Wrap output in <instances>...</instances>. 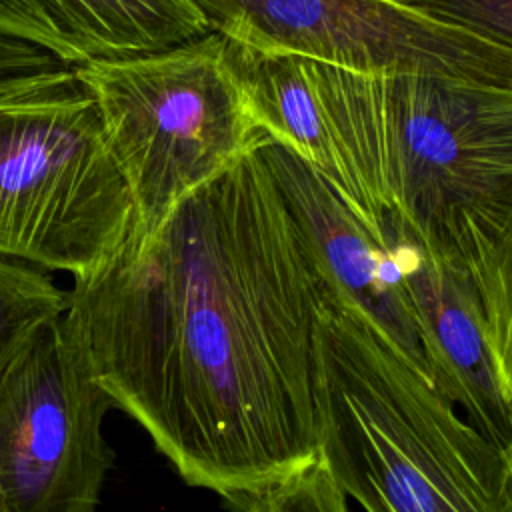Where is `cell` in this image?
<instances>
[{
	"mask_svg": "<svg viewBox=\"0 0 512 512\" xmlns=\"http://www.w3.org/2000/svg\"><path fill=\"white\" fill-rule=\"evenodd\" d=\"M326 298L256 150L72 278L60 326L114 408L234 512L318 460Z\"/></svg>",
	"mask_w": 512,
	"mask_h": 512,
	"instance_id": "cell-1",
	"label": "cell"
},
{
	"mask_svg": "<svg viewBox=\"0 0 512 512\" xmlns=\"http://www.w3.org/2000/svg\"><path fill=\"white\" fill-rule=\"evenodd\" d=\"M338 164L334 190L468 268L512 222V88L308 60Z\"/></svg>",
	"mask_w": 512,
	"mask_h": 512,
	"instance_id": "cell-2",
	"label": "cell"
},
{
	"mask_svg": "<svg viewBox=\"0 0 512 512\" xmlns=\"http://www.w3.org/2000/svg\"><path fill=\"white\" fill-rule=\"evenodd\" d=\"M316 400L318 458L364 512H500L504 450L330 294L318 330Z\"/></svg>",
	"mask_w": 512,
	"mask_h": 512,
	"instance_id": "cell-3",
	"label": "cell"
},
{
	"mask_svg": "<svg viewBox=\"0 0 512 512\" xmlns=\"http://www.w3.org/2000/svg\"><path fill=\"white\" fill-rule=\"evenodd\" d=\"M132 232V200L74 66L0 74V256L82 276Z\"/></svg>",
	"mask_w": 512,
	"mask_h": 512,
	"instance_id": "cell-4",
	"label": "cell"
},
{
	"mask_svg": "<svg viewBox=\"0 0 512 512\" xmlns=\"http://www.w3.org/2000/svg\"><path fill=\"white\" fill-rule=\"evenodd\" d=\"M92 92L132 200L130 240H148L192 192L268 144L216 32L74 66Z\"/></svg>",
	"mask_w": 512,
	"mask_h": 512,
	"instance_id": "cell-5",
	"label": "cell"
},
{
	"mask_svg": "<svg viewBox=\"0 0 512 512\" xmlns=\"http://www.w3.org/2000/svg\"><path fill=\"white\" fill-rule=\"evenodd\" d=\"M234 46L356 74H422L512 88V52L394 0H192Z\"/></svg>",
	"mask_w": 512,
	"mask_h": 512,
	"instance_id": "cell-6",
	"label": "cell"
},
{
	"mask_svg": "<svg viewBox=\"0 0 512 512\" xmlns=\"http://www.w3.org/2000/svg\"><path fill=\"white\" fill-rule=\"evenodd\" d=\"M112 408L60 320L46 326L0 378V512H96Z\"/></svg>",
	"mask_w": 512,
	"mask_h": 512,
	"instance_id": "cell-7",
	"label": "cell"
},
{
	"mask_svg": "<svg viewBox=\"0 0 512 512\" xmlns=\"http://www.w3.org/2000/svg\"><path fill=\"white\" fill-rule=\"evenodd\" d=\"M260 154L284 194L330 298L382 332L432 380L398 262L380 230L286 148L268 142Z\"/></svg>",
	"mask_w": 512,
	"mask_h": 512,
	"instance_id": "cell-8",
	"label": "cell"
},
{
	"mask_svg": "<svg viewBox=\"0 0 512 512\" xmlns=\"http://www.w3.org/2000/svg\"><path fill=\"white\" fill-rule=\"evenodd\" d=\"M420 330L432 382L500 450L512 444V408L502 390L468 270L406 224L380 216Z\"/></svg>",
	"mask_w": 512,
	"mask_h": 512,
	"instance_id": "cell-9",
	"label": "cell"
},
{
	"mask_svg": "<svg viewBox=\"0 0 512 512\" xmlns=\"http://www.w3.org/2000/svg\"><path fill=\"white\" fill-rule=\"evenodd\" d=\"M208 32L192 0H0V38L64 66L150 54Z\"/></svg>",
	"mask_w": 512,
	"mask_h": 512,
	"instance_id": "cell-10",
	"label": "cell"
},
{
	"mask_svg": "<svg viewBox=\"0 0 512 512\" xmlns=\"http://www.w3.org/2000/svg\"><path fill=\"white\" fill-rule=\"evenodd\" d=\"M68 308V290L34 266L0 256V378Z\"/></svg>",
	"mask_w": 512,
	"mask_h": 512,
	"instance_id": "cell-11",
	"label": "cell"
},
{
	"mask_svg": "<svg viewBox=\"0 0 512 512\" xmlns=\"http://www.w3.org/2000/svg\"><path fill=\"white\" fill-rule=\"evenodd\" d=\"M484 336L512 408V222L468 268Z\"/></svg>",
	"mask_w": 512,
	"mask_h": 512,
	"instance_id": "cell-12",
	"label": "cell"
},
{
	"mask_svg": "<svg viewBox=\"0 0 512 512\" xmlns=\"http://www.w3.org/2000/svg\"><path fill=\"white\" fill-rule=\"evenodd\" d=\"M234 512H352L320 458L306 470L248 500Z\"/></svg>",
	"mask_w": 512,
	"mask_h": 512,
	"instance_id": "cell-13",
	"label": "cell"
},
{
	"mask_svg": "<svg viewBox=\"0 0 512 512\" xmlns=\"http://www.w3.org/2000/svg\"><path fill=\"white\" fill-rule=\"evenodd\" d=\"M440 24L512 52V0H394Z\"/></svg>",
	"mask_w": 512,
	"mask_h": 512,
	"instance_id": "cell-14",
	"label": "cell"
},
{
	"mask_svg": "<svg viewBox=\"0 0 512 512\" xmlns=\"http://www.w3.org/2000/svg\"><path fill=\"white\" fill-rule=\"evenodd\" d=\"M54 66H62V62H58L48 52L24 42L0 38V74L44 70Z\"/></svg>",
	"mask_w": 512,
	"mask_h": 512,
	"instance_id": "cell-15",
	"label": "cell"
},
{
	"mask_svg": "<svg viewBox=\"0 0 512 512\" xmlns=\"http://www.w3.org/2000/svg\"><path fill=\"white\" fill-rule=\"evenodd\" d=\"M504 484H502V496H500V512H512V444L504 450Z\"/></svg>",
	"mask_w": 512,
	"mask_h": 512,
	"instance_id": "cell-16",
	"label": "cell"
}]
</instances>
